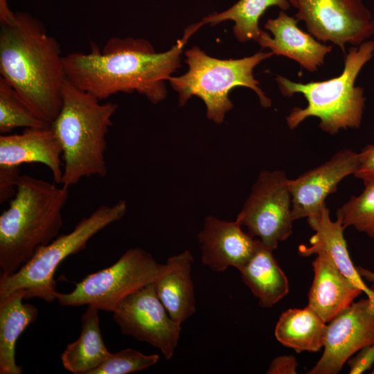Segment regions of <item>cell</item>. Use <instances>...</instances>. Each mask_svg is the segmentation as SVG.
I'll use <instances>...</instances> for the list:
<instances>
[{
    "label": "cell",
    "mask_w": 374,
    "mask_h": 374,
    "mask_svg": "<svg viewBox=\"0 0 374 374\" xmlns=\"http://www.w3.org/2000/svg\"><path fill=\"white\" fill-rule=\"evenodd\" d=\"M190 25L168 51L157 53L147 40L112 37L102 50L90 43L88 53L63 57L66 79L99 100L119 92L136 91L157 104L166 97L165 80L181 66L180 55L190 37L202 26Z\"/></svg>",
    "instance_id": "obj_1"
},
{
    "label": "cell",
    "mask_w": 374,
    "mask_h": 374,
    "mask_svg": "<svg viewBox=\"0 0 374 374\" xmlns=\"http://www.w3.org/2000/svg\"><path fill=\"white\" fill-rule=\"evenodd\" d=\"M57 41L30 15L16 12L1 24L0 73L24 104L51 125L62 104L66 80Z\"/></svg>",
    "instance_id": "obj_2"
},
{
    "label": "cell",
    "mask_w": 374,
    "mask_h": 374,
    "mask_svg": "<svg viewBox=\"0 0 374 374\" xmlns=\"http://www.w3.org/2000/svg\"><path fill=\"white\" fill-rule=\"evenodd\" d=\"M68 198L67 186L20 175L17 193L0 215L1 274L15 273L39 247L59 235Z\"/></svg>",
    "instance_id": "obj_3"
},
{
    "label": "cell",
    "mask_w": 374,
    "mask_h": 374,
    "mask_svg": "<svg viewBox=\"0 0 374 374\" xmlns=\"http://www.w3.org/2000/svg\"><path fill=\"white\" fill-rule=\"evenodd\" d=\"M117 109L65 80L61 109L51 125L62 148V185L69 188L84 177L106 176V136Z\"/></svg>",
    "instance_id": "obj_4"
},
{
    "label": "cell",
    "mask_w": 374,
    "mask_h": 374,
    "mask_svg": "<svg viewBox=\"0 0 374 374\" xmlns=\"http://www.w3.org/2000/svg\"><path fill=\"white\" fill-rule=\"evenodd\" d=\"M374 55V42L367 40L351 47L345 55L344 67L337 77L324 81L300 83L277 75L276 82L281 94L292 97L300 93L308 105L294 107L286 117L287 127L296 128L308 117L319 118V128L335 135L341 129H357L360 127L366 98L364 88L356 86L357 77L364 66Z\"/></svg>",
    "instance_id": "obj_5"
},
{
    "label": "cell",
    "mask_w": 374,
    "mask_h": 374,
    "mask_svg": "<svg viewBox=\"0 0 374 374\" xmlns=\"http://www.w3.org/2000/svg\"><path fill=\"white\" fill-rule=\"evenodd\" d=\"M273 55L271 51H259L240 59L220 60L194 46L185 52L188 71L179 77L170 76L168 80L178 93L180 106L185 105L192 96H197L206 105L207 118L220 124L233 107L229 93L234 87L249 88L257 94L262 107L271 106V99L254 78L253 69Z\"/></svg>",
    "instance_id": "obj_6"
},
{
    "label": "cell",
    "mask_w": 374,
    "mask_h": 374,
    "mask_svg": "<svg viewBox=\"0 0 374 374\" xmlns=\"http://www.w3.org/2000/svg\"><path fill=\"white\" fill-rule=\"evenodd\" d=\"M126 212L127 203L123 199L112 206H98L89 216L81 219L70 233L59 235L49 244L39 247L17 271L10 275L1 274L0 298L24 289L25 300L32 298L46 302L57 300L54 274L59 265L66 257L84 250L91 238L122 219Z\"/></svg>",
    "instance_id": "obj_7"
},
{
    "label": "cell",
    "mask_w": 374,
    "mask_h": 374,
    "mask_svg": "<svg viewBox=\"0 0 374 374\" xmlns=\"http://www.w3.org/2000/svg\"><path fill=\"white\" fill-rule=\"evenodd\" d=\"M164 268L145 250L130 248L112 265L75 283L71 292H57V301L62 306L93 305L113 312L127 296L154 283Z\"/></svg>",
    "instance_id": "obj_8"
},
{
    "label": "cell",
    "mask_w": 374,
    "mask_h": 374,
    "mask_svg": "<svg viewBox=\"0 0 374 374\" xmlns=\"http://www.w3.org/2000/svg\"><path fill=\"white\" fill-rule=\"evenodd\" d=\"M289 179L283 170H262L236 220L274 251L292 233L293 217Z\"/></svg>",
    "instance_id": "obj_9"
},
{
    "label": "cell",
    "mask_w": 374,
    "mask_h": 374,
    "mask_svg": "<svg viewBox=\"0 0 374 374\" xmlns=\"http://www.w3.org/2000/svg\"><path fill=\"white\" fill-rule=\"evenodd\" d=\"M294 17L318 41L332 42L346 55L347 44L357 46L374 35V17L362 0H289Z\"/></svg>",
    "instance_id": "obj_10"
},
{
    "label": "cell",
    "mask_w": 374,
    "mask_h": 374,
    "mask_svg": "<svg viewBox=\"0 0 374 374\" xmlns=\"http://www.w3.org/2000/svg\"><path fill=\"white\" fill-rule=\"evenodd\" d=\"M112 313L123 335L158 348L166 360L172 357L181 323L168 314L158 297L155 282L127 296Z\"/></svg>",
    "instance_id": "obj_11"
},
{
    "label": "cell",
    "mask_w": 374,
    "mask_h": 374,
    "mask_svg": "<svg viewBox=\"0 0 374 374\" xmlns=\"http://www.w3.org/2000/svg\"><path fill=\"white\" fill-rule=\"evenodd\" d=\"M374 343V303L353 302L326 326L323 353L309 374H337L347 361Z\"/></svg>",
    "instance_id": "obj_12"
},
{
    "label": "cell",
    "mask_w": 374,
    "mask_h": 374,
    "mask_svg": "<svg viewBox=\"0 0 374 374\" xmlns=\"http://www.w3.org/2000/svg\"><path fill=\"white\" fill-rule=\"evenodd\" d=\"M364 155V149L360 152L341 150L321 165L296 179H289L294 221L319 215L326 205L327 197L337 191L339 184L345 177L357 172Z\"/></svg>",
    "instance_id": "obj_13"
},
{
    "label": "cell",
    "mask_w": 374,
    "mask_h": 374,
    "mask_svg": "<svg viewBox=\"0 0 374 374\" xmlns=\"http://www.w3.org/2000/svg\"><path fill=\"white\" fill-rule=\"evenodd\" d=\"M198 240L202 264L215 272L229 267L240 269L252 257L260 241L243 231L236 220L225 221L211 215L205 218Z\"/></svg>",
    "instance_id": "obj_14"
},
{
    "label": "cell",
    "mask_w": 374,
    "mask_h": 374,
    "mask_svg": "<svg viewBox=\"0 0 374 374\" xmlns=\"http://www.w3.org/2000/svg\"><path fill=\"white\" fill-rule=\"evenodd\" d=\"M298 21L294 17L280 10L277 17L269 19L264 26L273 37L262 30L257 42L262 48H269L274 55L287 57L307 71L315 72L324 64L325 57L332 47L321 44L311 34L303 31L299 28Z\"/></svg>",
    "instance_id": "obj_15"
},
{
    "label": "cell",
    "mask_w": 374,
    "mask_h": 374,
    "mask_svg": "<svg viewBox=\"0 0 374 374\" xmlns=\"http://www.w3.org/2000/svg\"><path fill=\"white\" fill-rule=\"evenodd\" d=\"M62 148L51 125L25 128L21 134L0 136V166L39 163L48 168L55 184H62Z\"/></svg>",
    "instance_id": "obj_16"
},
{
    "label": "cell",
    "mask_w": 374,
    "mask_h": 374,
    "mask_svg": "<svg viewBox=\"0 0 374 374\" xmlns=\"http://www.w3.org/2000/svg\"><path fill=\"white\" fill-rule=\"evenodd\" d=\"M307 220L314 233L309 240V246L301 244L299 247V255L308 257L314 254H323L346 278L362 290L374 303V287L371 288L366 285L353 263L344 235L345 229L341 221L330 219V211L326 205L322 208L319 215L307 218Z\"/></svg>",
    "instance_id": "obj_17"
},
{
    "label": "cell",
    "mask_w": 374,
    "mask_h": 374,
    "mask_svg": "<svg viewBox=\"0 0 374 374\" xmlns=\"http://www.w3.org/2000/svg\"><path fill=\"white\" fill-rule=\"evenodd\" d=\"M314 278L308 305L326 323L350 306L362 290L346 278L328 257L319 253L312 262Z\"/></svg>",
    "instance_id": "obj_18"
},
{
    "label": "cell",
    "mask_w": 374,
    "mask_h": 374,
    "mask_svg": "<svg viewBox=\"0 0 374 374\" xmlns=\"http://www.w3.org/2000/svg\"><path fill=\"white\" fill-rule=\"evenodd\" d=\"M194 258L186 249L170 257L155 281L158 297L171 318L182 323L196 312L191 268Z\"/></svg>",
    "instance_id": "obj_19"
},
{
    "label": "cell",
    "mask_w": 374,
    "mask_h": 374,
    "mask_svg": "<svg viewBox=\"0 0 374 374\" xmlns=\"http://www.w3.org/2000/svg\"><path fill=\"white\" fill-rule=\"evenodd\" d=\"M26 290H17L0 298V374H21L15 362V345L24 330L38 317L37 308L24 303Z\"/></svg>",
    "instance_id": "obj_20"
},
{
    "label": "cell",
    "mask_w": 374,
    "mask_h": 374,
    "mask_svg": "<svg viewBox=\"0 0 374 374\" xmlns=\"http://www.w3.org/2000/svg\"><path fill=\"white\" fill-rule=\"evenodd\" d=\"M272 251L259 241L252 257L238 269L244 283L265 308L272 307L289 292L287 278Z\"/></svg>",
    "instance_id": "obj_21"
},
{
    "label": "cell",
    "mask_w": 374,
    "mask_h": 374,
    "mask_svg": "<svg viewBox=\"0 0 374 374\" xmlns=\"http://www.w3.org/2000/svg\"><path fill=\"white\" fill-rule=\"evenodd\" d=\"M98 311L87 305L81 317L79 337L69 344L60 356L64 368L73 374H90L111 354L101 335Z\"/></svg>",
    "instance_id": "obj_22"
},
{
    "label": "cell",
    "mask_w": 374,
    "mask_h": 374,
    "mask_svg": "<svg viewBox=\"0 0 374 374\" xmlns=\"http://www.w3.org/2000/svg\"><path fill=\"white\" fill-rule=\"evenodd\" d=\"M326 326L309 306L290 308L280 316L274 335L282 345L296 353L317 352L323 348Z\"/></svg>",
    "instance_id": "obj_23"
},
{
    "label": "cell",
    "mask_w": 374,
    "mask_h": 374,
    "mask_svg": "<svg viewBox=\"0 0 374 374\" xmlns=\"http://www.w3.org/2000/svg\"><path fill=\"white\" fill-rule=\"evenodd\" d=\"M277 6L281 10H287L291 5L289 0H240L222 12L212 13L202 19V24L212 26L227 20L234 21L233 33L240 42L250 40L258 42L262 32L259 20L266 10Z\"/></svg>",
    "instance_id": "obj_24"
},
{
    "label": "cell",
    "mask_w": 374,
    "mask_h": 374,
    "mask_svg": "<svg viewBox=\"0 0 374 374\" xmlns=\"http://www.w3.org/2000/svg\"><path fill=\"white\" fill-rule=\"evenodd\" d=\"M35 116L21 100L14 89L0 77V132L3 134L18 127L48 126Z\"/></svg>",
    "instance_id": "obj_25"
},
{
    "label": "cell",
    "mask_w": 374,
    "mask_h": 374,
    "mask_svg": "<svg viewBox=\"0 0 374 374\" xmlns=\"http://www.w3.org/2000/svg\"><path fill=\"white\" fill-rule=\"evenodd\" d=\"M357 196L351 197L336 212L344 227L352 226L374 239V181L364 185Z\"/></svg>",
    "instance_id": "obj_26"
},
{
    "label": "cell",
    "mask_w": 374,
    "mask_h": 374,
    "mask_svg": "<svg viewBox=\"0 0 374 374\" xmlns=\"http://www.w3.org/2000/svg\"><path fill=\"white\" fill-rule=\"evenodd\" d=\"M157 354L145 355L133 348H125L109 356L90 374H127L141 371L155 365Z\"/></svg>",
    "instance_id": "obj_27"
},
{
    "label": "cell",
    "mask_w": 374,
    "mask_h": 374,
    "mask_svg": "<svg viewBox=\"0 0 374 374\" xmlns=\"http://www.w3.org/2000/svg\"><path fill=\"white\" fill-rule=\"evenodd\" d=\"M19 175L18 166H0V203L12 199L16 193Z\"/></svg>",
    "instance_id": "obj_28"
},
{
    "label": "cell",
    "mask_w": 374,
    "mask_h": 374,
    "mask_svg": "<svg viewBox=\"0 0 374 374\" xmlns=\"http://www.w3.org/2000/svg\"><path fill=\"white\" fill-rule=\"evenodd\" d=\"M347 364L350 374H361L370 370L374 366V343L358 351L357 355L347 361Z\"/></svg>",
    "instance_id": "obj_29"
},
{
    "label": "cell",
    "mask_w": 374,
    "mask_h": 374,
    "mask_svg": "<svg viewBox=\"0 0 374 374\" xmlns=\"http://www.w3.org/2000/svg\"><path fill=\"white\" fill-rule=\"evenodd\" d=\"M298 362L293 355H280L274 358L270 363L267 374H296Z\"/></svg>",
    "instance_id": "obj_30"
},
{
    "label": "cell",
    "mask_w": 374,
    "mask_h": 374,
    "mask_svg": "<svg viewBox=\"0 0 374 374\" xmlns=\"http://www.w3.org/2000/svg\"><path fill=\"white\" fill-rule=\"evenodd\" d=\"M365 155L362 163L354 176L363 181L364 185L374 181V145L364 148Z\"/></svg>",
    "instance_id": "obj_31"
},
{
    "label": "cell",
    "mask_w": 374,
    "mask_h": 374,
    "mask_svg": "<svg viewBox=\"0 0 374 374\" xmlns=\"http://www.w3.org/2000/svg\"><path fill=\"white\" fill-rule=\"evenodd\" d=\"M358 273L360 274L362 278L366 279V280L374 283V273L368 269H366L364 267L357 266L356 267Z\"/></svg>",
    "instance_id": "obj_32"
},
{
    "label": "cell",
    "mask_w": 374,
    "mask_h": 374,
    "mask_svg": "<svg viewBox=\"0 0 374 374\" xmlns=\"http://www.w3.org/2000/svg\"><path fill=\"white\" fill-rule=\"evenodd\" d=\"M371 373V374H374V366H373V369H372Z\"/></svg>",
    "instance_id": "obj_33"
}]
</instances>
